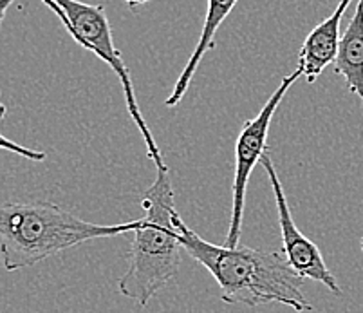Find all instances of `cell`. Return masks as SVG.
Segmentation results:
<instances>
[{"mask_svg":"<svg viewBox=\"0 0 363 313\" xmlns=\"http://www.w3.org/2000/svg\"><path fill=\"white\" fill-rule=\"evenodd\" d=\"M141 207L145 216L132 232L128 266L118 288L121 295L145 308L161 288L177 278L184 252L168 169H157L156 181L143 192Z\"/></svg>","mask_w":363,"mask_h":313,"instance_id":"cell-3","label":"cell"},{"mask_svg":"<svg viewBox=\"0 0 363 313\" xmlns=\"http://www.w3.org/2000/svg\"><path fill=\"white\" fill-rule=\"evenodd\" d=\"M140 225L141 219L98 225L51 201H9L0 209L2 263L8 272H16L82 243L130 234Z\"/></svg>","mask_w":363,"mask_h":313,"instance_id":"cell-2","label":"cell"},{"mask_svg":"<svg viewBox=\"0 0 363 313\" xmlns=\"http://www.w3.org/2000/svg\"><path fill=\"white\" fill-rule=\"evenodd\" d=\"M184 252L212 273L226 304L262 306L280 302L295 312H313L302 292L303 279L293 270L286 256L269 250L239 245L230 248L204 241L176 214Z\"/></svg>","mask_w":363,"mask_h":313,"instance_id":"cell-1","label":"cell"},{"mask_svg":"<svg viewBox=\"0 0 363 313\" xmlns=\"http://www.w3.org/2000/svg\"><path fill=\"white\" fill-rule=\"evenodd\" d=\"M362 250H363V239H362Z\"/></svg>","mask_w":363,"mask_h":313,"instance_id":"cell-12","label":"cell"},{"mask_svg":"<svg viewBox=\"0 0 363 313\" xmlns=\"http://www.w3.org/2000/svg\"><path fill=\"white\" fill-rule=\"evenodd\" d=\"M302 78V72L296 69L295 72L284 77L275 93L267 98L260 113L252 120L244 121L242 131L237 138L235 145V180L232 187V219L228 226L226 239L224 246L237 248L240 245V234H242V217H244V205H246V190L247 181L252 176L253 169L262 160L264 153L267 150V133H269V125H272L273 116H275L277 109H279L282 98L288 94L291 85Z\"/></svg>","mask_w":363,"mask_h":313,"instance_id":"cell-5","label":"cell"},{"mask_svg":"<svg viewBox=\"0 0 363 313\" xmlns=\"http://www.w3.org/2000/svg\"><path fill=\"white\" fill-rule=\"evenodd\" d=\"M42 2H45L49 9H52V13L64 22V28L74 38L76 44H80L84 49L94 53L100 60L108 64V67L116 72V77L121 82V87H123L128 113H130L136 127L140 128L145 145H147L148 156L156 163V169H168L167 163L163 161V156H161L160 145L152 136L150 128H148L147 121L140 111L128 67L121 58L120 49L114 48L111 22H108L104 6L85 4L82 0H42Z\"/></svg>","mask_w":363,"mask_h":313,"instance_id":"cell-4","label":"cell"},{"mask_svg":"<svg viewBox=\"0 0 363 313\" xmlns=\"http://www.w3.org/2000/svg\"><path fill=\"white\" fill-rule=\"evenodd\" d=\"M123 2H127V4L130 6L132 9H136L138 6H141V4H147V2H150V0H123Z\"/></svg>","mask_w":363,"mask_h":313,"instance_id":"cell-11","label":"cell"},{"mask_svg":"<svg viewBox=\"0 0 363 313\" xmlns=\"http://www.w3.org/2000/svg\"><path fill=\"white\" fill-rule=\"evenodd\" d=\"M352 0H340V4L336 6L335 11L320 22L315 29L308 35V38L303 40L302 48L298 53V71L302 72V77L306 78L308 84L316 82V78L323 72V69L329 64H335L336 57L340 51V42H342V35H340V24L342 18L351 6Z\"/></svg>","mask_w":363,"mask_h":313,"instance_id":"cell-7","label":"cell"},{"mask_svg":"<svg viewBox=\"0 0 363 313\" xmlns=\"http://www.w3.org/2000/svg\"><path fill=\"white\" fill-rule=\"evenodd\" d=\"M335 71L345 78L347 87L363 104V0H358L354 15L342 35Z\"/></svg>","mask_w":363,"mask_h":313,"instance_id":"cell-9","label":"cell"},{"mask_svg":"<svg viewBox=\"0 0 363 313\" xmlns=\"http://www.w3.org/2000/svg\"><path fill=\"white\" fill-rule=\"evenodd\" d=\"M239 0H208V9H206V18H204L203 24V33H201V38L197 42L196 49H194L192 57L188 58L186 67L183 69V72L177 78L176 85H174V91H172L170 97L167 98L164 105L167 107H176L181 100H183L184 93L188 91V85L192 82L194 75L199 69L201 60L204 58L210 49L213 48V42H216V35L219 31L220 24L224 22L232 9L235 8Z\"/></svg>","mask_w":363,"mask_h":313,"instance_id":"cell-8","label":"cell"},{"mask_svg":"<svg viewBox=\"0 0 363 313\" xmlns=\"http://www.w3.org/2000/svg\"><path fill=\"white\" fill-rule=\"evenodd\" d=\"M260 165L266 169L269 183H272L273 194H275L280 232H282L284 256H286V259H288L289 265L293 266V270L302 279H311V281L325 286L335 295H342V288H340L338 281H336L335 273L328 268V265L323 261L320 248L311 239H308V237L300 232L295 219H293L291 209H289V203L286 199V192H284V187L275 170V163H273L269 149L264 153Z\"/></svg>","mask_w":363,"mask_h":313,"instance_id":"cell-6","label":"cell"},{"mask_svg":"<svg viewBox=\"0 0 363 313\" xmlns=\"http://www.w3.org/2000/svg\"><path fill=\"white\" fill-rule=\"evenodd\" d=\"M0 143H2V147H4V149L11 150V153L21 154V156L28 158V160H33V161H44L45 160V153H38V150L26 149V147H22V145L9 141L6 136L0 138Z\"/></svg>","mask_w":363,"mask_h":313,"instance_id":"cell-10","label":"cell"}]
</instances>
